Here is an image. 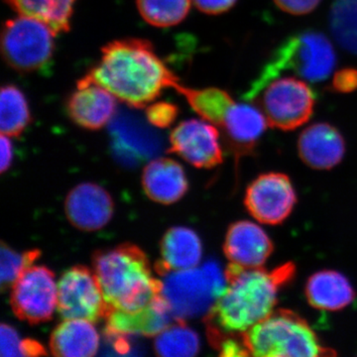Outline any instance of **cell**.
Masks as SVG:
<instances>
[{"instance_id": "cell-1", "label": "cell", "mask_w": 357, "mask_h": 357, "mask_svg": "<svg viewBox=\"0 0 357 357\" xmlns=\"http://www.w3.org/2000/svg\"><path fill=\"white\" fill-rule=\"evenodd\" d=\"M294 265L272 271L263 268L245 269L230 264L225 270L222 295L206 314L211 344L218 347L225 337L243 335L274 311L280 289L292 278Z\"/></svg>"}, {"instance_id": "cell-2", "label": "cell", "mask_w": 357, "mask_h": 357, "mask_svg": "<svg viewBox=\"0 0 357 357\" xmlns=\"http://www.w3.org/2000/svg\"><path fill=\"white\" fill-rule=\"evenodd\" d=\"M134 109H145L165 89L180 84L147 40H116L105 45L102 57L84 76Z\"/></svg>"}, {"instance_id": "cell-3", "label": "cell", "mask_w": 357, "mask_h": 357, "mask_svg": "<svg viewBox=\"0 0 357 357\" xmlns=\"http://www.w3.org/2000/svg\"><path fill=\"white\" fill-rule=\"evenodd\" d=\"M93 271L112 312H136L149 307L163 291L142 249L123 243L93 256ZM107 314V316H109Z\"/></svg>"}, {"instance_id": "cell-4", "label": "cell", "mask_w": 357, "mask_h": 357, "mask_svg": "<svg viewBox=\"0 0 357 357\" xmlns=\"http://www.w3.org/2000/svg\"><path fill=\"white\" fill-rule=\"evenodd\" d=\"M335 64L337 54L325 34L312 30L298 33L274 51L244 98L251 102L269 82L288 70L301 79L319 83L331 76Z\"/></svg>"}, {"instance_id": "cell-5", "label": "cell", "mask_w": 357, "mask_h": 357, "mask_svg": "<svg viewBox=\"0 0 357 357\" xmlns=\"http://www.w3.org/2000/svg\"><path fill=\"white\" fill-rule=\"evenodd\" d=\"M241 338L248 356L317 357L335 354L321 344L304 319L289 310H274Z\"/></svg>"}, {"instance_id": "cell-6", "label": "cell", "mask_w": 357, "mask_h": 357, "mask_svg": "<svg viewBox=\"0 0 357 357\" xmlns=\"http://www.w3.org/2000/svg\"><path fill=\"white\" fill-rule=\"evenodd\" d=\"M164 277L162 294L178 321L208 314L227 285L225 275L213 262L206 263L201 269L173 271Z\"/></svg>"}, {"instance_id": "cell-7", "label": "cell", "mask_w": 357, "mask_h": 357, "mask_svg": "<svg viewBox=\"0 0 357 357\" xmlns=\"http://www.w3.org/2000/svg\"><path fill=\"white\" fill-rule=\"evenodd\" d=\"M57 35L41 20L18 15L4 23L1 54L9 67L20 73H32L45 67L53 57Z\"/></svg>"}, {"instance_id": "cell-8", "label": "cell", "mask_w": 357, "mask_h": 357, "mask_svg": "<svg viewBox=\"0 0 357 357\" xmlns=\"http://www.w3.org/2000/svg\"><path fill=\"white\" fill-rule=\"evenodd\" d=\"M251 102H255L261 110L268 126L290 131L311 119L316 96L306 82L294 77H278L269 82Z\"/></svg>"}, {"instance_id": "cell-9", "label": "cell", "mask_w": 357, "mask_h": 357, "mask_svg": "<svg viewBox=\"0 0 357 357\" xmlns=\"http://www.w3.org/2000/svg\"><path fill=\"white\" fill-rule=\"evenodd\" d=\"M57 310L64 319L98 323L107 319L109 306L93 270L84 265L70 267L58 282Z\"/></svg>"}, {"instance_id": "cell-10", "label": "cell", "mask_w": 357, "mask_h": 357, "mask_svg": "<svg viewBox=\"0 0 357 357\" xmlns=\"http://www.w3.org/2000/svg\"><path fill=\"white\" fill-rule=\"evenodd\" d=\"M57 301L55 275L46 266L28 267L11 287L10 305L14 314L30 325L50 321Z\"/></svg>"}, {"instance_id": "cell-11", "label": "cell", "mask_w": 357, "mask_h": 357, "mask_svg": "<svg viewBox=\"0 0 357 357\" xmlns=\"http://www.w3.org/2000/svg\"><path fill=\"white\" fill-rule=\"evenodd\" d=\"M296 192L288 176L263 174L248 185L245 206L257 222L275 225L283 222L295 206Z\"/></svg>"}, {"instance_id": "cell-12", "label": "cell", "mask_w": 357, "mask_h": 357, "mask_svg": "<svg viewBox=\"0 0 357 357\" xmlns=\"http://www.w3.org/2000/svg\"><path fill=\"white\" fill-rule=\"evenodd\" d=\"M202 119H188L173 129L170 152L196 168L211 169L222 162L220 133L215 124Z\"/></svg>"}, {"instance_id": "cell-13", "label": "cell", "mask_w": 357, "mask_h": 357, "mask_svg": "<svg viewBox=\"0 0 357 357\" xmlns=\"http://www.w3.org/2000/svg\"><path fill=\"white\" fill-rule=\"evenodd\" d=\"M65 213L73 227L83 231L102 229L110 222L114 203L107 190L93 183H83L70 190Z\"/></svg>"}, {"instance_id": "cell-14", "label": "cell", "mask_w": 357, "mask_h": 357, "mask_svg": "<svg viewBox=\"0 0 357 357\" xmlns=\"http://www.w3.org/2000/svg\"><path fill=\"white\" fill-rule=\"evenodd\" d=\"M116 100L107 89L84 77L77 82L76 91L68 100V114L77 126L98 130L114 117Z\"/></svg>"}, {"instance_id": "cell-15", "label": "cell", "mask_w": 357, "mask_h": 357, "mask_svg": "<svg viewBox=\"0 0 357 357\" xmlns=\"http://www.w3.org/2000/svg\"><path fill=\"white\" fill-rule=\"evenodd\" d=\"M223 251L230 264L253 269L266 263L273 252V243L257 223L241 220L230 225Z\"/></svg>"}, {"instance_id": "cell-16", "label": "cell", "mask_w": 357, "mask_h": 357, "mask_svg": "<svg viewBox=\"0 0 357 357\" xmlns=\"http://www.w3.org/2000/svg\"><path fill=\"white\" fill-rule=\"evenodd\" d=\"M268 122L259 107L234 102L225 112L218 128L236 158L253 151L266 130Z\"/></svg>"}, {"instance_id": "cell-17", "label": "cell", "mask_w": 357, "mask_h": 357, "mask_svg": "<svg viewBox=\"0 0 357 357\" xmlns=\"http://www.w3.org/2000/svg\"><path fill=\"white\" fill-rule=\"evenodd\" d=\"M298 151L307 166L317 170H328L344 158L345 142L342 133L335 126L319 122L301 133Z\"/></svg>"}, {"instance_id": "cell-18", "label": "cell", "mask_w": 357, "mask_h": 357, "mask_svg": "<svg viewBox=\"0 0 357 357\" xmlns=\"http://www.w3.org/2000/svg\"><path fill=\"white\" fill-rule=\"evenodd\" d=\"M105 319V333L156 337L175 319L169 303L161 294L146 309L136 312H112Z\"/></svg>"}, {"instance_id": "cell-19", "label": "cell", "mask_w": 357, "mask_h": 357, "mask_svg": "<svg viewBox=\"0 0 357 357\" xmlns=\"http://www.w3.org/2000/svg\"><path fill=\"white\" fill-rule=\"evenodd\" d=\"M160 248L162 258L155 264V269L161 276L198 267L203 256L201 238L194 230L185 227L167 230Z\"/></svg>"}, {"instance_id": "cell-20", "label": "cell", "mask_w": 357, "mask_h": 357, "mask_svg": "<svg viewBox=\"0 0 357 357\" xmlns=\"http://www.w3.org/2000/svg\"><path fill=\"white\" fill-rule=\"evenodd\" d=\"M142 185L148 198L162 204L177 203L189 188L183 167L169 158L155 159L145 166Z\"/></svg>"}, {"instance_id": "cell-21", "label": "cell", "mask_w": 357, "mask_h": 357, "mask_svg": "<svg viewBox=\"0 0 357 357\" xmlns=\"http://www.w3.org/2000/svg\"><path fill=\"white\" fill-rule=\"evenodd\" d=\"M93 324L86 319H64L52 333L51 354L62 357L95 356L100 335Z\"/></svg>"}, {"instance_id": "cell-22", "label": "cell", "mask_w": 357, "mask_h": 357, "mask_svg": "<svg viewBox=\"0 0 357 357\" xmlns=\"http://www.w3.org/2000/svg\"><path fill=\"white\" fill-rule=\"evenodd\" d=\"M307 302L321 311H340L351 304L356 292L347 277L333 270H323L310 277L306 284Z\"/></svg>"}, {"instance_id": "cell-23", "label": "cell", "mask_w": 357, "mask_h": 357, "mask_svg": "<svg viewBox=\"0 0 357 357\" xmlns=\"http://www.w3.org/2000/svg\"><path fill=\"white\" fill-rule=\"evenodd\" d=\"M18 15L30 16L49 26L56 35L70 30L77 0H4Z\"/></svg>"}, {"instance_id": "cell-24", "label": "cell", "mask_w": 357, "mask_h": 357, "mask_svg": "<svg viewBox=\"0 0 357 357\" xmlns=\"http://www.w3.org/2000/svg\"><path fill=\"white\" fill-rule=\"evenodd\" d=\"M175 89L185 96L192 109L202 119L211 122L217 128L222 122L225 112L234 102L229 93L218 88L196 89L178 84Z\"/></svg>"}, {"instance_id": "cell-25", "label": "cell", "mask_w": 357, "mask_h": 357, "mask_svg": "<svg viewBox=\"0 0 357 357\" xmlns=\"http://www.w3.org/2000/svg\"><path fill=\"white\" fill-rule=\"evenodd\" d=\"M31 121L25 96L17 86H2L0 96V130L8 137H18Z\"/></svg>"}, {"instance_id": "cell-26", "label": "cell", "mask_w": 357, "mask_h": 357, "mask_svg": "<svg viewBox=\"0 0 357 357\" xmlns=\"http://www.w3.org/2000/svg\"><path fill=\"white\" fill-rule=\"evenodd\" d=\"M154 349L160 356H196L199 351V338L185 321H176L175 325L169 326L156 335Z\"/></svg>"}, {"instance_id": "cell-27", "label": "cell", "mask_w": 357, "mask_h": 357, "mask_svg": "<svg viewBox=\"0 0 357 357\" xmlns=\"http://www.w3.org/2000/svg\"><path fill=\"white\" fill-rule=\"evenodd\" d=\"M328 22L337 44L357 56V0H335Z\"/></svg>"}, {"instance_id": "cell-28", "label": "cell", "mask_w": 357, "mask_h": 357, "mask_svg": "<svg viewBox=\"0 0 357 357\" xmlns=\"http://www.w3.org/2000/svg\"><path fill=\"white\" fill-rule=\"evenodd\" d=\"M192 0H136L143 20L156 27L178 25L187 17Z\"/></svg>"}, {"instance_id": "cell-29", "label": "cell", "mask_w": 357, "mask_h": 357, "mask_svg": "<svg viewBox=\"0 0 357 357\" xmlns=\"http://www.w3.org/2000/svg\"><path fill=\"white\" fill-rule=\"evenodd\" d=\"M41 255L39 249L25 251L20 253L13 250L10 246L1 243L0 246V281L2 291L11 288L18 277L28 267L32 266Z\"/></svg>"}, {"instance_id": "cell-30", "label": "cell", "mask_w": 357, "mask_h": 357, "mask_svg": "<svg viewBox=\"0 0 357 357\" xmlns=\"http://www.w3.org/2000/svg\"><path fill=\"white\" fill-rule=\"evenodd\" d=\"M178 107L169 102H152L146 107L148 121L155 128H169L175 121Z\"/></svg>"}, {"instance_id": "cell-31", "label": "cell", "mask_w": 357, "mask_h": 357, "mask_svg": "<svg viewBox=\"0 0 357 357\" xmlns=\"http://www.w3.org/2000/svg\"><path fill=\"white\" fill-rule=\"evenodd\" d=\"M0 349L2 357L24 356V340H21L15 328L1 324L0 326Z\"/></svg>"}, {"instance_id": "cell-32", "label": "cell", "mask_w": 357, "mask_h": 357, "mask_svg": "<svg viewBox=\"0 0 357 357\" xmlns=\"http://www.w3.org/2000/svg\"><path fill=\"white\" fill-rule=\"evenodd\" d=\"M331 89L340 93H349L357 89V69L344 68L333 75Z\"/></svg>"}, {"instance_id": "cell-33", "label": "cell", "mask_w": 357, "mask_h": 357, "mask_svg": "<svg viewBox=\"0 0 357 357\" xmlns=\"http://www.w3.org/2000/svg\"><path fill=\"white\" fill-rule=\"evenodd\" d=\"M278 8L291 15H306L314 11L321 0H274Z\"/></svg>"}, {"instance_id": "cell-34", "label": "cell", "mask_w": 357, "mask_h": 357, "mask_svg": "<svg viewBox=\"0 0 357 357\" xmlns=\"http://www.w3.org/2000/svg\"><path fill=\"white\" fill-rule=\"evenodd\" d=\"M199 11L210 15H218L230 10L237 0H192Z\"/></svg>"}, {"instance_id": "cell-35", "label": "cell", "mask_w": 357, "mask_h": 357, "mask_svg": "<svg viewBox=\"0 0 357 357\" xmlns=\"http://www.w3.org/2000/svg\"><path fill=\"white\" fill-rule=\"evenodd\" d=\"M0 149H1V164H0V170H1V173H4L10 168L13 159V149L10 137L4 135V134H1Z\"/></svg>"}]
</instances>
